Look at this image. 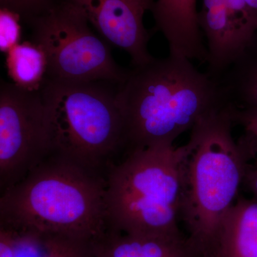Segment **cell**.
<instances>
[{
  "mask_svg": "<svg viewBox=\"0 0 257 257\" xmlns=\"http://www.w3.org/2000/svg\"><path fill=\"white\" fill-rule=\"evenodd\" d=\"M124 115L125 156L160 145H175L203 118L229 104L221 82L192 61L169 55L133 67L117 88Z\"/></svg>",
  "mask_w": 257,
  "mask_h": 257,
  "instance_id": "cell-1",
  "label": "cell"
},
{
  "mask_svg": "<svg viewBox=\"0 0 257 257\" xmlns=\"http://www.w3.org/2000/svg\"><path fill=\"white\" fill-rule=\"evenodd\" d=\"M3 8L18 13L28 15L30 20L40 15L51 5L50 0H1Z\"/></svg>",
  "mask_w": 257,
  "mask_h": 257,
  "instance_id": "cell-18",
  "label": "cell"
},
{
  "mask_svg": "<svg viewBox=\"0 0 257 257\" xmlns=\"http://www.w3.org/2000/svg\"><path fill=\"white\" fill-rule=\"evenodd\" d=\"M15 232L17 239L14 257H43L46 250L47 236Z\"/></svg>",
  "mask_w": 257,
  "mask_h": 257,
  "instance_id": "cell-17",
  "label": "cell"
},
{
  "mask_svg": "<svg viewBox=\"0 0 257 257\" xmlns=\"http://www.w3.org/2000/svg\"><path fill=\"white\" fill-rule=\"evenodd\" d=\"M92 243L64 236H47L43 257H92Z\"/></svg>",
  "mask_w": 257,
  "mask_h": 257,
  "instance_id": "cell-15",
  "label": "cell"
},
{
  "mask_svg": "<svg viewBox=\"0 0 257 257\" xmlns=\"http://www.w3.org/2000/svg\"><path fill=\"white\" fill-rule=\"evenodd\" d=\"M20 15L7 8L0 10V50L8 53L20 43L21 26Z\"/></svg>",
  "mask_w": 257,
  "mask_h": 257,
  "instance_id": "cell-16",
  "label": "cell"
},
{
  "mask_svg": "<svg viewBox=\"0 0 257 257\" xmlns=\"http://www.w3.org/2000/svg\"><path fill=\"white\" fill-rule=\"evenodd\" d=\"M214 257H257L256 199H236L225 216Z\"/></svg>",
  "mask_w": 257,
  "mask_h": 257,
  "instance_id": "cell-12",
  "label": "cell"
},
{
  "mask_svg": "<svg viewBox=\"0 0 257 257\" xmlns=\"http://www.w3.org/2000/svg\"><path fill=\"white\" fill-rule=\"evenodd\" d=\"M106 180L55 152L1 194L0 226L96 241L107 231Z\"/></svg>",
  "mask_w": 257,
  "mask_h": 257,
  "instance_id": "cell-2",
  "label": "cell"
},
{
  "mask_svg": "<svg viewBox=\"0 0 257 257\" xmlns=\"http://www.w3.org/2000/svg\"><path fill=\"white\" fill-rule=\"evenodd\" d=\"M233 116L235 124L243 126L246 135L257 145V110L239 109L233 106Z\"/></svg>",
  "mask_w": 257,
  "mask_h": 257,
  "instance_id": "cell-19",
  "label": "cell"
},
{
  "mask_svg": "<svg viewBox=\"0 0 257 257\" xmlns=\"http://www.w3.org/2000/svg\"><path fill=\"white\" fill-rule=\"evenodd\" d=\"M16 239L15 231L0 226V257H14Z\"/></svg>",
  "mask_w": 257,
  "mask_h": 257,
  "instance_id": "cell-20",
  "label": "cell"
},
{
  "mask_svg": "<svg viewBox=\"0 0 257 257\" xmlns=\"http://www.w3.org/2000/svg\"><path fill=\"white\" fill-rule=\"evenodd\" d=\"M32 42L47 60L46 78L119 84L127 69L113 59L107 42L89 28L84 13L67 0L51 4L31 19Z\"/></svg>",
  "mask_w": 257,
  "mask_h": 257,
  "instance_id": "cell-6",
  "label": "cell"
},
{
  "mask_svg": "<svg viewBox=\"0 0 257 257\" xmlns=\"http://www.w3.org/2000/svg\"><path fill=\"white\" fill-rule=\"evenodd\" d=\"M78 7L89 24L108 44L125 51L133 67L151 62L148 50L150 33L144 16L155 0H67Z\"/></svg>",
  "mask_w": 257,
  "mask_h": 257,
  "instance_id": "cell-9",
  "label": "cell"
},
{
  "mask_svg": "<svg viewBox=\"0 0 257 257\" xmlns=\"http://www.w3.org/2000/svg\"><path fill=\"white\" fill-rule=\"evenodd\" d=\"M243 182H246L248 188L254 195L255 199L257 200V162L252 168L249 169L245 166L244 177Z\"/></svg>",
  "mask_w": 257,
  "mask_h": 257,
  "instance_id": "cell-21",
  "label": "cell"
},
{
  "mask_svg": "<svg viewBox=\"0 0 257 257\" xmlns=\"http://www.w3.org/2000/svg\"><path fill=\"white\" fill-rule=\"evenodd\" d=\"M7 55V68L13 83L28 90H40L47 74L46 57L42 49L32 42H25Z\"/></svg>",
  "mask_w": 257,
  "mask_h": 257,
  "instance_id": "cell-14",
  "label": "cell"
},
{
  "mask_svg": "<svg viewBox=\"0 0 257 257\" xmlns=\"http://www.w3.org/2000/svg\"><path fill=\"white\" fill-rule=\"evenodd\" d=\"M250 9L257 15V0H244Z\"/></svg>",
  "mask_w": 257,
  "mask_h": 257,
  "instance_id": "cell-22",
  "label": "cell"
},
{
  "mask_svg": "<svg viewBox=\"0 0 257 257\" xmlns=\"http://www.w3.org/2000/svg\"><path fill=\"white\" fill-rule=\"evenodd\" d=\"M230 104L203 118L183 145L179 222L198 257H214L225 216L243 182L246 152Z\"/></svg>",
  "mask_w": 257,
  "mask_h": 257,
  "instance_id": "cell-3",
  "label": "cell"
},
{
  "mask_svg": "<svg viewBox=\"0 0 257 257\" xmlns=\"http://www.w3.org/2000/svg\"><path fill=\"white\" fill-rule=\"evenodd\" d=\"M183 145H160L128 154L108 174L107 230L130 234H180Z\"/></svg>",
  "mask_w": 257,
  "mask_h": 257,
  "instance_id": "cell-5",
  "label": "cell"
},
{
  "mask_svg": "<svg viewBox=\"0 0 257 257\" xmlns=\"http://www.w3.org/2000/svg\"><path fill=\"white\" fill-rule=\"evenodd\" d=\"M199 23L207 39V73L219 80L256 36L257 15L244 0H202Z\"/></svg>",
  "mask_w": 257,
  "mask_h": 257,
  "instance_id": "cell-8",
  "label": "cell"
},
{
  "mask_svg": "<svg viewBox=\"0 0 257 257\" xmlns=\"http://www.w3.org/2000/svg\"><path fill=\"white\" fill-rule=\"evenodd\" d=\"M151 11L155 29L165 37L170 55L207 62L197 0H155Z\"/></svg>",
  "mask_w": 257,
  "mask_h": 257,
  "instance_id": "cell-10",
  "label": "cell"
},
{
  "mask_svg": "<svg viewBox=\"0 0 257 257\" xmlns=\"http://www.w3.org/2000/svg\"><path fill=\"white\" fill-rule=\"evenodd\" d=\"M219 81L231 106L257 110L256 35Z\"/></svg>",
  "mask_w": 257,
  "mask_h": 257,
  "instance_id": "cell-13",
  "label": "cell"
},
{
  "mask_svg": "<svg viewBox=\"0 0 257 257\" xmlns=\"http://www.w3.org/2000/svg\"><path fill=\"white\" fill-rule=\"evenodd\" d=\"M92 257H198L186 236L142 235L107 230L92 243Z\"/></svg>",
  "mask_w": 257,
  "mask_h": 257,
  "instance_id": "cell-11",
  "label": "cell"
},
{
  "mask_svg": "<svg viewBox=\"0 0 257 257\" xmlns=\"http://www.w3.org/2000/svg\"><path fill=\"white\" fill-rule=\"evenodd\" d=\"M118 85L45 78L40 89L55 152L106 179L126 153Z\"/></svg>",
  "mask_w": 257,
  "mask_h": 257,
  "instance_id": "cell-4",
  "label": "cell"
},
{
  "mask_svg": "<svg viewBox=\"0 0 257 257\" xmlns=\"http://www.w3.org/2000/svg\"><path fill=\"white\" fill-rule=\"evenodd\" d=\"M55 152L50 119L40 90H28L2 80L1 194L25 178Z\"/></svg>",
  "mask_w": 257,
  "mask_h": 257,
  "instance_id": "cell-7",
  "label": "cell"
}]
</instances>
